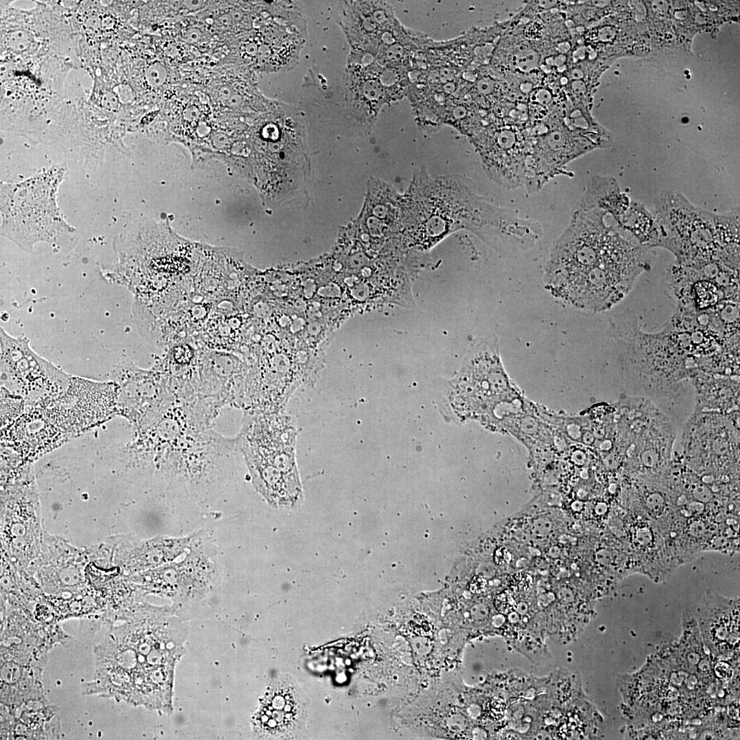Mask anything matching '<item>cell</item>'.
Listing matches in <instances>:
<instances>
[{
	"label": "cell",
	"mask_w": 740,
	"mask_h": 740,
	"mask_svg": "<svg viewBox=\"0 0 740 740\" xmlns=\"http://www.w3.org/2000/svg\"><path fill=\"white\" fill-rule=\"evenodd\" d=\"M608 213L581 201L554 242L543 277L546 288L582 310L602 312L630 291L647 267L648 249L629 241Z\"/></svg>",
	"instance_id": "obj_1"
},
{
	"label": "cell",
	"mask_w": 740,
	"mask_h": 740,
	"mask_svg": "<svg viewBox=\"0 0 740 740\" xmlns=\"http://www.w3.org/2000/svg\"><path fill=\"white\" fill-rule=\"evenodd\" d=\"M173 610L136 604L121 618L125 623L112 626L95 648L93 679L83 693L151 708L167 705L182 650L167 632L179 624Z\"/></svg>",
	"instance_id": "obj_2"
},
{
	"label": "cell",
	"mask_w": 740,
	"mask_h": 740,
	"mask_svg": "<svg viewBox=\"0 0 740 740\" xmlns=\"http://www.w3.org/2000/svg\"><path fill=\"white\" fill-rule=\"evenodd\" d=\"M404 249L428 251L452 232L469 230L485 241L493 236L528 247L542 234L539 222L519 218L478 195L463 176H432L422 166L399 199Z\"/></svg>",
	"instance_id": "obj_3"
},
{
	"label": "cell",
	"mask_w": 740,
	"mask_h": 740,
	"mask_svg": "<svg viewBox=\"0 0 740 740\" xmlns=\"http://www.w3.org/2000/svg\"><path fill=\"white\" fill-rule=\"evenodd\" d=\"M661 247L678 264L696 267L721 262L739 268V210L719 214L692 204L682 193L664 190L654 199Z\"/></svg>",
	"instance_id": "obj_4"
},
{
	"label": "cell",
	"mask_w": 740,
	"mask_h": 740,
	"mask_svg": "<svg viewBox=\"0 0 740 740\" xmlns=\"http://www.w3.org/2000/svg\"><path fill=\"white\" fill-rule=\"evenodd\" d=\"M264 441L262 456L253 457L250 470L256 489L274 507H293L303 498L295 458L297 432L291 419L273 416Z\"/></svg>",
	"instance_id": "obj_5"
},
{
	"label": "cell",
	"mask_w": 740,
	"mask_h": 740,
	"mask_svg": "<svg viewBox=\"0 0 740 740\" xmlns=\"http://www.w3.org/2000/svg\"><path fill=\"white\" fill-rule=\"evenodd\" d=\"M1 377L9 391L30 399L64 392L71 376L38 356L25 336L14 337L0 329Z\"/></svg>",
	"instance_id": "obj_6"
},
{
	"label": "cell",
	"mask_w": 740,
	"mask_h": 740,
	"mask_svg": "<svg viewBox=\"0 0 740 740\" xmlns=\"http://www.w3.org/2000/svg\"><path fill=\"white\" fill-rule=\"evenodd\" d=\"M118 386L71 377L67 389L44 400L50 418L68 436L101 421L112 412Z\"/></svg>",
	"instance_id": "obj_7"
},
{
	"label": "cell",
	"mask_w": 740,
	"mask_h": 740,
	"mask_svg": "<svg viewBox=\"0 0 740 740\" xmlns=\"http://www.w3.org/2000/svg\"><path fill=\"white\" fill-rule=\"evenodd\" d=\"M192 536H156L142 540L131 534L118 535L114 539V561L121 571L129 576L148 571L186 553Z\"/></svg>",
	"instance_id": "obj_8"
},
{
	"label": "cell",
	"mask_w": 740,
	"mask_h": 740,
	"mask_svg": "<svg viewBox=\"0 0 740 740\" xmlns=\"http://www.w3.org/2000/svg\"><path fill=\"white\" fill-rule=\"evenodd\" d=\"M185 557L176 563L177 601L204 596L218 582L221 569L218 551L212 537L206 530L193 533Z\"/></svg>",
	"instance_id": "obj_9"
},
{
	"label": "cell",
	"mask_w": 740,
	"mask_h": 740,
	"mask_svg": "<svg viewBox=\"0 0 740 740\" xmlns=\"http://www.w3.org/2000/svg\"><path fill=\"white\" fill-rule=\"evenodd\" d=\"M367 204V224L393 240H402L401 194L384 182L372 183Z\"/></svg>",
	"instance_id": "obj_10"
},
{
	"label": "cell",
	"mask_w": 740,
	"mask_h": 740,
	"mask_svg": "<svg viewBox=\"0 0 740 740\" xmlns=\"http://www.w3.org/2000/svg\"><path fill=\"white\" fill-rule=\"evenodd\" d=\"M613 218L632 243L647 249L661 246V234L656 220L640 203L631 201L624 213Z\"/></svg>",
	"instance_id": "obj_11"
},
{
	"label": "cell",
	"mask_w": 740,
	"mask_h": 740,
	"mask_svg": "<svg viewBox=\"0 0 740 740\" xmlns=\"http://www.w3.org/2000/svg\"><path fill=\"white\" fill-rule=\"evenodd\" d=\"M726 601L724 605L712 606L711 610L703 605L708 611L701 613L705 615V618L702 617L700 619L704 637L716 652H724L723 649H727L726 645L730 648L739 638V624H732L739 621V617H731L732 613L726 610L729 606L726 607Z\"/></svg>",
	"instance_id": "obj_12"
},
{
	"label": "cell",
	"mask_w": 740,
	"mask_h": 740,
	"mask_svg": "<svg viewBox=\"0 0 740 740\" xmlns=\"http://www.w3.org/2000/svg\"><path fill=\"white\" fill-rule=\"evenodd\" d=\"M263 703L256 719L262 730L269 732L280 731L289 724L295 715V704L282 690L273 693Z\"/></svg>",
	"instance_id": "obj_13"
},
{
	"label": "cell",
	"mask_w": 740,
	"mask_h": 740,
	"mask_svg": "<svg viewBox=\"0 0 740 740\" xmlns=\"http://www.w3.org/2000/svg\"><path fill=\"white\" fill-rule=\"evenodd\" d=\"M410 626L412 632L417 635L428 637L433 634V624L428 617L421 614L413 616Z\"/></svg>",
	"instance_id": "obj_14"
},
{
	"label": "cell",
	"mask_w": 740,
	"mask_h": 740,
	"mask_svg": "<svg viewBox=\"0 0 740 740\" xmlns=\"http://www.w3.org/2000/svg\"><path fill=\"white\" fill-rule=\"evenodd\" d=\"M505 705L504 702L497 698H493L487 704L486 712L490 718L499 719L502 717Z\"/></svg>",
	"instance_id": "obj_15"
},
{
	"label": "cell",
	"mask_w": 740,
	"mask_h": 740,
	"mask_svg": "<svg viewBox=\"0 0 740 740\" xmlns=\"http://www.w3.org/2000/svg\"><path fill=\"white\" fill-rule=\"evenodd\" d=\"M495 605L500 612L507 613L514 608L515 603L511 596L504 593L497 596Z\"/></svg>",
	"instance_id": "obj_16"
},
{
	"label": "cell",
	"mask_w": 740,
	"mask_h": 740,
	"mask_svg": "<svg viewBox=\"0 0 740 740\" xmlns=\"http://www.w3.org/2000/svg\"><path fill=\"white\" fill-rule=\"evenodd\" d=\"M486 587V580L481 576H476L470 582L469 589L473 593H478L484 591Z\"/></svg>",
	"instance_id": "obj_17"
},
{
	"label": "cell",
	"mask_w": 740,
	"mask_h": 740,
	"mask_svg": "<svg viewBox=\"0 0 740 740\" xmlns=\"http://www.w3.org/2000/svg\"><path fill=\"white\" fill-rule=\"evenodd\" d=\"M507 552L505 549H498L495 552V559L499 564H504L508 560Z\"/></svg>",
	"instance_id": "obj_18"
}]
</instances>
